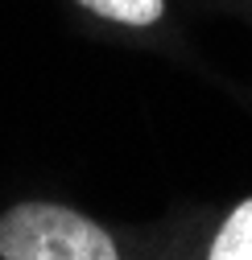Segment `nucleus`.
I'll return each mask as SVG.
<instances>
[{
    "label": "nucleus",
    "instance_id": "obj_3",
    "mask_svg": "<svg viewBox=\"0 0 252 260\" xmlns=\"http://www.w3.org/2000/svg\"><path fill=\"white\" fill-rule=\"evenodd\" d=\"M79 5L120 25H153L166 13V0H79Z\"/></svg>",
    "mask_w": 252,
    "mask_h": 260
},
{
    "label": "nucleus",
    "instance_id": "obj_2",
    "mask_svg": "<svg viewBox=\"0 0 252 260\" xmlns=\"http://www.w3.org/2000/svg\"><path fill=\"white\" fill-rule=\"evenodd\" d=\"M207 256L211 260H252V199L228 215V223L219 227Z\"/></svg>",
    "mask_w": 252,
    "mask_h": 260
},
{
    "label": "nucleus",
    "instance_id": "obj_1",
    "mask_svg": "<svg viewBox=\"0 0 252 260\" xmlns=\"http://www.w3.org/2000/svg\"><path fill=\"white\" fill-rule=\"evenodd\" d=\"M5 260H116V244L87 215L54 203H21L0 219Z\"/></svg>",
    "mask_w": 252,
    "mask_h": 260
}]
</instances>
